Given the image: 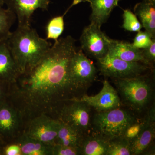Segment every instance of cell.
Wrapping results in <instances>:
<instances>
[{
  "instance_id": "obj_1",
  "label": "cell",
  "mask_w": 155,
  "mask_h": 155,
  "mask_svg": "<svg viewBox=\"0 0 155 155\" xmlns=\"http://www.w3.org/2000/svg\"><path fill=\"white\" fill-rule=\"evenodd\" d=\"M77 50L72 36L59 38L34 67L10 83L7 99L24 126L41 114L58 115L65 103L78 97L69 76V61Z\"/></svg>"
},
{
  "instance_id": "obj_2",
  "label": "cell",
  "mask_w": 155,
  "mask_h": 155,
  "mask_svg": "<svg viewBox=\"0 0 155 155\" xmlns=\"http://www.w3.org/2000/svg\"><path fill=\"white\" fill-rule=\"evenodd\" d=\"M7 42L19 75L34 67L52 45L30 25L18 26Z\"/></svg>"
},
{
  "instance_id": "obj_3",
  "label": "cell",
  "mask_w": 155,
  "mask_h": 155,
  "mask_svg": "<svg viewBox=\"0 0 155 155\" xmlns=\"http://www.w3.org/2000/svg\"><path fill=\"white\" fill-rule=\"evenodd\" d=\"M137 122L132 113L120 107L97 112L93 121L95 132L111 140L123 137L127 128Z\"/></svg>"
},
{
  "instance_id": "obj_4",
  "label": "cell",
  "mask_w": 155,
  "mask_h": 155,
  "mask_svg": "<svg viewBox=\"0 0 155 155\" xmlns=\"http://www.w3.org/2000/svg\"><path fill=\"white\" fill-rule=\"evenodd\" d=\"M124 101L135 110H143L152 97L151 83L146 75L123 79H113Z\"/></svg>"
},
{
  "instance_id": "obj_5",
  "label": "cell",
  "mask_w": 155,
  "mask_h": 155,
  "mask_svg": "<svg viewBox=\"0 0 155 155\" xmlns=\"http://www.w3.org/2000/svg\"><path fill=\"white\" fill-rule=\"evenodd\" d=\"M97 74V68L93 62L81 49L77 50L69 61V76L78 98L80 97V93L84 91L95 80Z\"/></svg>"
},
{
  "instance_id": "obj_6",
  "label": "cell",
  "mask_w": 155,
  "mask_h": 155,
  "mask_svg": "<svg viewBox=\"0 0 155 155\" xmlns=\"http://www.w3.org/2000/svg\"><path fill=\"white\" fill-rule=\"evenodd\" d=\"M101 74L113 79L131 78L144 75L150 67L138 62H128L107 55L97 60Z\"/></svg>"
},
{
  "instance_id": "obj_7",
  "label": "cell",
  "mask_w": 155,
  "mask_h": 155,
  "mask_svg": "<svg viewBox=\"0 0 155 155\" xmlns=\"http://www.w3.org/2000/svg\"><path fill=\"white\" fill-rule=\"evenodd\" d=\"M90 108L84 102L72 100L62 106L57 119L86 135L91 126Z\"/></svg>"
},
{
  "instance_id": "obj_8",
  "label": "cell",
  "mask_w": 155,
  "mask_h": 155,
  "mask_svg": "<svg viewBox=\"0 0 155 155\" xmlns=\"http://www.w3.org/2000/svg\"><path fill=\"white\" fill-rule=\"evenodd\" d=\"M101 26L91 22L84 28L81 35V49L87 55L97 60L108 54L109 38L101 31Z\"/></svg>"
},
{
  "instance_id": "obj_9",
  "label": "cell",
  "mask_w": 155,
  "mask_h": 155,
  "mask_svg": "<svg viewBox=\"0 0 155 155\" xmlns=\"http://www.w3.org/2000/svg\"><path fill=\"white\" fill-rule=\"evenodd\" d=\"M59 124L58 119L46 114H41L28 122L22 133L44 143L54 145Z\"/></svg>"
},
{
  "instance_id": "obj_10",
  "label": "cell",
  "mask_w": 155,
  "mask_h": 155,
  "mask_svg": "<svg viewBox=\"0 0 155 155\" xmlns=\"http://www.w3.org/2000/svg\"><path fill=\"white\" fill-rule=\"evenodd\" d=\"M23 126L19 112L6 99L0 104V139L6 142L15 140Z\"/></svg>"
},
{
  "instance_id": "obj_11",
  "label": "cell",
  "mask_w": 155,
  "mask_h": 155,
  "mask_svg": "<svg viewBox=\"0 0 155 155\" xmlns=\"http://www.w3.org/2000/svg\"><path fill=\"white\" fill-rule=\"evenodd\" d=\"M102 88L96 95L89 96L84 94L80 97L72 100L84 102L97 112L110 110L120 107L121 101L118 92L107 80H104Z\"/></svg>"
},
{
  "instance_id": "obj_12",
  "label": "cell",
  "mask_w": 155,
  "mask_h": 155,
  "mask_svg": "<svg viewBox=\"0 0 155 155\" xmlns=\"http://www.w3.org/2000/svg\"><path fill=\"white\" fill-rule=\"evenodd\" d=\"M50 2V0H4L7 8L16 15L18 26L30 25L35 11L38 9L48 10Z\"/></svg>"
},
{
  "instance_id": "obj_13",
  "label": "cell",
  "mask_w": 155,
  "mask_h": 155,
  "mask_svg": "<svg viewBox=\"0 0 155 155\" xmlns=\"http://www.w3.org/2000/svg\"><path fill=\"white\" fill-rule=\"evenodd\" d=\"M107 54L123 61L142 63L150 67L143 57L142 49L137 48L127 42L109 38Z\"/></svg>"
},
{
  "instance_id": "obj_14",
  "label": "cell",
  "mask_w": 155,
  "mask_h": 155,
  "mask_svg": "<svg viewBox=\"0 0 155 155\" xmlns=\"http://www.w3.org/2000/svg\"><path fill=\"white\" fill-rule=\"evenodd\" d=\"M140 132L135 138L130 140L131 155L142 154L145 152L153 143L155 136V120L147 116Z\"/></svg>"
},
{
  "instance_id": "obj_15",
  "label": "cell",
  "mask_w": 155,
  "mask_h": 155,
  "mask_svg": "<svg viewBox=\"0 0 155 155\" xmlns=\"http://www.w3.org/2000/svg\"><path fill=\"white\" fill-rule=\"evenodd\" d=\"M19 75L7 40L0 42V79L11 83L15 81Z\"/></svg>"
},
{
  "instance_id": "obj_16",
  "label": "cell",
  "mask_w": 155,
  "mask_h": 155,
  "mask_svg": "<svg viewBox=\"0 0 155 155\" xmlns=\"http://www.w3.org/2000/svg\"><path fill=\"white\" fill-rule=\"evenodd\" d=\"M109 140L95 132L84 136L79 147L80 155H107Z\"/></svg>"
},
{
  "instance_id": "obj_17",
  "label": "cell",
  "mask_w": 155,
  "mask_h": 155,
  "mask_svg": "<svg viewBox=\"0 0 155 155\" xmlns=\"http://www.w3.org/2000/svg\"><path fill=\"white\" fill-rule=\"evenodd\" d=\"M14 141L19 145L22 155H52V145L47 144L22 133Z\"/></svg>"
},
{
  "instance_id": "obj_18",
  "label": "cell",
  "mask_w": 155,
  "mask_h": 155,
  "mask_svg": "<svg viewBox=\"0 0 155 155\" xmlns=\"http://www.w3.org/2000/svg\"><path fill=\"white\" fill-rule=\"evenodd\" d=\"M120 0H85L90 4L91 22L101 26L107 22L113 9L118 6Z\"/></svg>"
},
{
  "instance_id": "obj_19",
  "label": "cell",
  "mask_w": 155,
  "mask_h": 155,
  "mask_svg": "<svg viewBox=\"0 0 155 155\" xmlns=\"http://www.w3.org/2000/svg\"><path fill=\"white\" fill-rule=\"evenodd\" d=\"M134 11L146 31L155 38V3L143 0L136 4Z\"/></svg>"
},
{
  "instance_id": "obj_20",
  "label": "cell",
  "mask_w": 155,
  "mask_h": 155,
  "mask_svg": "<svg viewBox=\"0 0 155 155\" xmlns=\"http://www.w3.org/2000/svg\"><path fill=\"white\" fill-rule=\"evenodd\" d=\"M59 121L58 134L55 144L79 147L85 134L66 123Z\"/></svg>"
},
{
  "instance_id": "obj_21",
  "label": "cell",
  "mask_w": 155,
  "mask_h": 155,
  "mask_svg": "<svg viewBox=\"0 0 155 155\" xmlns=\"http://www.w3.org/2000/svg\"><path fill=\"white\" fill-rule=\"evenodd\" d=\"M83 1V0H73L71 5L64 14L61 16H56L50 19L46 27V39H52L55 41L60 38L64 29V16L72 7Z\"/></svg>"
},
{
  "instance_id": "obj_22",
  "label": "cell",
  "mask_w": 155,
  "mask_h": 155,
  "mask_svg": "<svg viewBox=\"0 0 155 155\" xmlns=\"http://www.w3.org/2000/svg\"><path fill=\"white\" fill-rule=\"evenodd\" d=\"M16 18L13 12L0 7V42L6 40L10 36L11 32L10 29Z\"/></svg>"
},
{
  "instance_id": "obj_23",
  "label": "cell",
  "mask_w": 155,
  "mask_h": 155,
  "mask_svg": "<svg viewBox=\"0 0 155 155\" xmlns=\"http://www.w3.org/2000/svg\"><path fill=\"white\" fill-rule=\"evenodd\" d=\"M130 141L124 137L109 140L107 155H131Z\"/></svg>"
},
{
  "instance_id": "obj_24",
  "label": "cell",
  "mask_w": 155,
  "mask_h": 155,
  "mask_svg": "<svg viewBox=\"0 0 155 155\" xmlns=\"http://www.w3.org/2000/svg\"><path fill=\"white\" fill-rule=\"evenodd\" d=\"M123 22L122 27L130 32H138L141 30L142 25L137 17L130 9L123 10Z\"/></svg>"
},
{
  "instance_id": "obj_25",
  "label": "cell",
  "mask_w": 155,
  "mask_h": 155,
  "mask_svg": "<svg viewBox=\"0 0 155 155\" xmlns=\"http://www.w3.org/2000/svg\"><path fill=\"white\" fill-rule=\"evenodd\" d=\"M153 39L150 34L146 31H140L137 32L131 44L137 48H145L151 44Z\"/></svg>"
},
{
  "instance_id": "obj_26",
  "label": "cell",
  "mask_w": 155,
  "mask_h": 155,
  "mask_svg": "<svg viewBox=\"0 0 155 155\" xmlns=\"http://www.w3.org/2000/svg\"><path fill=\"white\" fill-rule=\"evenodd\" d=\"M0 155H22L19 145L14 140L9 142L0 140Z\"/></svg>"
},
{
  "instance_id": "obj_27",
  "label": "cell",
  "mask_w": 155,
  "mask_h": 155,
  "mask_svg": "<svg viewBox=\"0 0 155 155\" xmlns=\"http://www.w3.org/2000/svg\"><path fill=\"white\" fill-rule=\"evenodd\" d=\"M80 155L79 147H73L55 144L53 147L52 155Z\"/></svg>"
},
{
  "instance_id": "obj_28",
  "label": "cell",
  "mask_w": 155,
  "mask_h": 155,
  "mask_svg": "<svg viewBox=\"0 0 155 155\" xmlns=\"http://www.w3.org/2000/svg\"><path fill=\"white\" fill-rule=\"evenodd\" d=\"M145 123V120L143 122H136L130 125L125 131L123 137L127 139L130 141L135 138L140 132L142 128L143 127Z\"/></svg>"
},
{
  "instance_id": "obj_29",
  "label": "cell",
  "mask_w": 155,
  "mask_h": 155,
  "mask_svg": "<svg viewBox=\"0 0 155 155\" xmlns=\"http://www.w3.org/2000/svg\"><path fill=\"white\" fill-rule=\"evenodd\" d=\"M142 50L145 59L150 67L153 68L155 61V38L153 39L151 44Z\"/></svg>"
},
{
  "instance_id": "obj_30",
  "label": "cell",
  "mask_w": 155,
  "mask_h": 155,
  "mask_svg": "<svg viewBox=\"0 0 155 155\" xmlns=\"http://www.w3.org/2000/svg\"><path fill=\"white\" fill-rule=\"evenodd\" d=\"M10 82L0 79V104L7 99Z\"/></svg>"
},
{
  "instance_id": "obj_31",
  "label": "cell",
  "mask_w": 155,
  "mask_h": 155,
  "mask_svg": "<svg viewBox=\"0 0 155 155\" xmlns=\"http://www.w3.org/2000/svg\"><path fill=\"white\" fill-rule=\"evenodd\" d=\"M4 5V0H0V7H2Z\"/></svg>"
},
{
  "instance_id": "obj_32",
  "label": "cell",
  "mask_w": 155,
  "mask_h": 155,
  "mask_svg": "<svg viewBox=\"0 0 155 155\" xmlns=\"http://www.w3.org/2000/svg\"><path fill=\"white\" fill-rule=\"evenodd\" d=\"M143 1H146L147 2H150L155 3V0H143Z\"/></svg>"
},
{
  "instance_id": "obj_33",
  "label": "cell",
  "mask_w": 155,
  "mask_h": 155,
  "mask_svg": "<svg viewBox=\"0 0 155 155\" xmlns=\"http://www.w3.org/2000/svg\"><path fill=\"white\" fill-rule=\"evenodd\" d=\"M0 140H1V139H0Z\"/></svg>"
}]
</instances>
